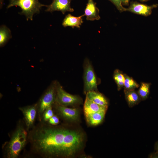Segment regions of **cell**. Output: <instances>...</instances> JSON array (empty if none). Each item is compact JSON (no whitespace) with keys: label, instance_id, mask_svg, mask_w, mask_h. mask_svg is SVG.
Listing matches in <instances>:
<instances>
[{"label":"cell","instance_id":"1","mask_svg":"<svg viewBox=\"0 0 158 158\" xmlns=\"http://www.w3.org/2000/svg\"><path fill=\"white\" fill-rule=\"evenodd\" d=\"M41 122L28 132V141L31 153L42 158L69 157L82 147V133L63 127H57Z\"/></svg>","mask_w":158,"mask_h":158},{"label":"cell","instance_id":"2","mask_svg":"<svg viewBox=\"0 0 158 158\" xmlns=\"http://www.w3.org/2000/svg\"><path fill=\"white\" fill-rule=\"evenodd\" d=\"M28 132L24 121L20 120L9 141L5 145L4 154L5 158L18 157L27 142Z\"/></svg>","mask_w":158,"mask_h":158},{"label":"cell","instance_id":"3","mask_svg":"<svg viewBox=\"0 0 158 158\" xmlns=\"http://www.w3.org/2000/svg\"><path fill=\"white\" fill-rule=\"evenodd\" d=\"M46 6L41 4L38 0H10L7 8L19 6L22 11L20 14L24 15L27 20L29 19L32 20L33 15L39 13L42 7Z\"/></svg>","mask_w":158,"mask_h":158},{"label":"cell","instance_id":"4","mask_svg":"<svg viewBox=\"0 0 158 158\" xmlns=\"http://www.w3.org/2000/svg\"><path fill=\"white\" fill-rule=\"evenodd\" d=\"M56 87L52 86L44 93L37 104V116L40 121L44 111L48 108L52 107L55 102Z\"/></svg>","mask_w":158,"mask_h":158},{"label":"cell","instance_id":"5","mask_svg":"<svg viewBox=\"0 0 158 158\" xmlns=\"http://www.w3.org/2000/svg\"><path fill=\"white\" fill-rule=\"evenodd\" d=\"M81 101L78 96L67 92L59 84L56 86L55 102L58 104L67 107L78 104Z\"/></svg>","mask_w":158,"mask_h":158},{"label":"cell","instance_id":"6","mask_svg":"<svg viewBox=\"0 0 158 158\" xmlns=\"http://www.w3.org/2000/svg\"><path fill=\"white\" fill-rule=\"evenodd\" d=\"M84 74V91L88 92L97 90L96 77L92 67L88 60L85 61Z\"/></svg>","mask_w":158,"mask_h":158},{"label":"cell","instance_id":"7","mask_svg":"<svg viewBox=\"0 0 158 158\" xmlns=\"http://www.w3.org/2000/svg\"><path fill=\"white\" fill-rule=\"evenodd\" d=\"M19 109L23 114L26 128L29 131L34 126L37 113V104L20 107Z\"/></svg>","mask_w":158,"mask_h":158},{"label":"cell","instance_id":"8","mask_svg":"<svg viewBox=\"0 0 158 158\" xmlns=\"http://www.w3.org/2000/svg\"><path fill=\"white\" fill-rule=\"evenodd\" d=\"M72 0H53L49 5H47L46 11L51 13L55 11H60L64 14L66 12H72L74 10L71 7V3Z\"/></svg>","mask_w":158,"mask_h":158},{"label":"cell","instance_id":"9","mask_svg":"<svg viewBox=\"0 0 158 158\" xmlns=\"http://www.w3.org/2000/svg\"><path fill=\"white\" fill-rule=\"evenodd\" d=\"M157 6V4L148 6L138 3L133 2L127 8V11L141 15L147 16L150 15L152 9L156 8Z\"/></svg>","mask_w":158,"mask_h":158},{"label":"cell","instance_id":"10","mask_svg":"<svg viewBox=\"0 0 158 158\" xmlns=\"http://www.w3.org/2000/svg\"><path fill=\"white\" fill-rule=\"evenodd\" d=\"M56 109L59 115L64 119L75 121L79 117L78 110L77 108H71L57 104Z\"/></svg>","mask_w":158,"mask_h":158},{"label":"cell","instance_id":"11","mask_svg":"<svg viewBox=\"0 0 158 158\" xmlns=\"http://www.w3.org/2000/svg\"><path fill=\"white\" fill-rule=\"evenodd\" d=\"M99 11L96 6V4L93 0H88L84 11V16L87 20H98L100 18Z\"/></svg>","mask_w":158,"mask_h":158},{"label":"cell","instance_id":"12","mask_svg":"<svg viewBox=\"0 0 158 158\" xmlns=\"http://www.w3.org/2000/svg\"><path fill=\"white\" fill-rule=\"evenodd\" d=\"M84 16L83 15L75 17L70 14H68L63 19L62 25L64 27L69 26L73 28H80L83 23L82 18Z\"/></svg>","mask_w":158,"mask_h":158},{"label":"cell","instance_id":"13","mask_svg":"<svg viewBox=\"0 0 158 158\" xmlns=\"http://www.w3.org/2000/svg\"><path fill=\"white\" fill-rule=\"evenodd\" d=\"M107 107L100 106L86 97L84 106L85 115L100 111H106Z\"/></svg>","mask_w":158,"mask_h":158},{"label":"cell","instance_id":"14","mask_svg":"<svg viewBox=\"0 0 158 158\" xmlns=\"http://www.w3.org/2000/svg\"><path fill=\"white\" fill-rule=\"evenodd\" d=\"M86 97L95 103L104 107H108V102L101 93L95 91H91L86 93Z\"/></svg>","mask_w":158,"mask_h":158},{"label":"cell","instance_id":"15","mask_svg":"<svg viewBox=\"0 0 158 158\" xmlns=\"http://www.w3.org/2000/svg\"><path fill=\"white\" fill-rule=\"evenodd\" d=\"M106 112L104 111L85 115L86 121L91 125H97L103 121Z\"/></svg>","mask_w":158,"mask_h":158},{"label":"cell","instance_id":"16","mask_svg":"<svg viewBox=\"0 0 158 158\" xmlns=\"http://www.w3.org/2000/svg\"><path fill=\"white\" fill-rule=\"evenodd\" d=\"M124 93L126 101L130 107L138 104L141 100L138 93L134 90H125Z\"/></svg>","mask_w":158,"mask_h":158},{"label":"cell","instance_id":"17","mask_svg":"<svg viewBox=\"0 0 158 158\" xmlns=\"http://www.w3.org/2000/svg\"><path fill=\"white\" fill-rule=\"evenodd\" d=\"M10 30L5 25H2L0 28V45H3L11 37Z\"/></svg>","mask_w":158,"mask_h":158},{"label":"cell","instance_id":"18","mask_svg":"<svg viewBox=\"0 0 158 158\" xmlns=\"http://www.w3.org/2000/svg\"><path fill=\"white\" fill-rule=\"evenodd\" d=\"M150 84L148 83L142 82L141 83L138 93L141 100H145L148 98Z\"/></svg>","mask_w":158,"mask_h":158},{"label":"cell","instance_id":"19","mask_svg":"<svg viewBox=\"0 0 158 158\" xmlns=\"http://www.w3.org/2000/svg\"><path fill=\"white\" fill-rule=\"evenodd\" d=\"M113 77L117 85L118 89L119 90L124 86L125 80L124 74L119 70L116 69L114 72Z\"/></svg>","mask_w":158,"mask_h":158},{"label":"cell","instance_id":"20","mask_svg":"<svg viewBox=\"0 0 158 158\" xmlns=\"http://www.w3.org/2000/svg\"><path fill=\"white\" fill-rule=\"evenodd\" d=\"M125 80L124 86L125 90H134L139 87V85L132 78L124 74Z\"/></svg>","mask_w":158,"mask_h":158},{"label":"cell","instance_id":"21","mask_svg":"<svg viewBox=\"0 0 158 158\" xmlns=\"http://www.w3.org/2000/svg\"><path fill=\"white\" fill-rule=\"evenodd\" d=\"M54 115L52 107L47 109L44 112L40 122L46 123Z\"/></svg>","mask_w":158,"mask_h":158},{"label":"cell","instance_id":"22","mask_svg":"<svg viewBox=\"0 0 158 158\" xmlns=\"http://www.w3.org/2000/svg\"><path fill=\"white\" fill-rule=\"evenodd\" d=\"M121 12L127 11V8L124 7L122 5V0H109Z\"/></svg>","mask_w":158,"mask_h":158},{"label":"cell","instance_id":"23","mask_svg":"<svg viewBox=\"0 0 158 158\" xmlns=\"http://www.w3.org/2000/svg\"><path fill=\"white\" fill-rule=\"evenodd\" d=\"M59 122V121L58 117L54 115L46 123L51 125L55 126L58 124Z\"/></svg>","mask_w":158,"mask_h":158},{"label":"cell","instance_id":"24","mask_svg":"<svg viewBox=\"0 0 158 158\" xmlns=\"http://www.w3.org/2000/svg\"><path fill=\"white\" fill-rule=\"evenodd\" d=\"M130 0H122V4L125 5L128 4Z\"/></svg>","mask_w":158,"mask_h":158},{"label":"cell","instance_id":"25","mask_svg":"<svg viewBox=\"0 0 158 158\" xmlns=\"http://www.w3.org/2000/svg\"><path fill=\"white\" fill-rule=\"evenodd\" d=\"M155 149L157 151L156 153L158 154V141L155 143Z\"/></svg>","mask_w":158,"mask_h":158},{"label":"cell","instance_id":"26","mask_svg":"<svg viewBox=\"0 0 158 158\" xmlns=\"http://www.w3.org/2000/svg\"><path fill=\"white\" fill-rule=\"evenodd\" d=\"M141 1H147L148 0H140Z\"/></svg>","mask_w":158,"mask_h":158}]
</instances>
